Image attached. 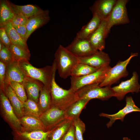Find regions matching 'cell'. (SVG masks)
I'll return each mask as SVG.
<instances>
[{"mask_svg": "<svg viewBox=\"0 0 140 140\" xmlns=\"http://www.w3.org/2000/svg\"><path fill=\"white\" fill-rule=\"evenodd\" d=\"M12 44L27 51L30 52L26 42L19 36L12 25L11 21L3 27Z\"/></svg>", "mask_w": 140, "mask_h": 140, "instance_id": "23", "label": "cell"}, {"mask_svg": "<svg viewBox=\"0 0 140 140\" xmlns=\"http://www.w3.org/2000/svg\"><path fill=\"white\" fill-rule=\"evenodd\" d=\"M137 53H131L129 57L124 61H120L109 70L106 77L99 86L101 87L110 86L122 78L127 76L128 72L127 67L133 57L138 55Z\"/></svg>", "mask_w": 140, "mask_h": 140, "instance_id": "7", "label": "cell"}, {"mask_svg": "<svg viewBox=\"0 0 140 140\" xmlns=\"http://www.w3.org/2000/svg\"><path fill=\"white\" fill-rule=\"evenodd\" d=\"M22 127V132L36 131H46L44 125L39 117L25 115L19 118Z\"/></svg>", "mask_w": 140, "mask_h": 140, "instance_id": "17", "label": "cell"}, {"mask_svg": "<svg viewBox=\"0 0 140 140\" xmlns=\"http://www.w3.org/2000/svg\"><path fill=\"white\" fill-rule=\"evenodd\" d=\"M6 66L0 61V91L4 92L5 83Z\"/></svg>", "mask_w": 140, "mask_h": 140, "instance_id": "35", "label": "cell"}, {"mask_svg": "<svg viewBox=\"0 0 140 140\" xmlns=\"http://www.w3.org/2000/svg\"><path fill=\"white\" fill-rule=\"evenodd\" d=\"M61 140H76L75 129L72 123L69 129Z\"/></svg>", "mask_w": 140, "mask_h": 140, "instance_id": "39", "label": "cell"}, {"mask_svg": "<svg viewBox=\"0 0 140 140\" xmlns=\"http://www.w3.org/2000/svg\"><path fill=\"white\" fill-rule=\"evenodd\" d=\"M72 124L75 128L76 140H84L83 135L86 130L84 123L79 117L73 120Z\"/></svg>", "mask_w": 140, "mask_h": 140, "instance_id": "33", "label": "cell"}, {"mask_svg": "<svg viewBox=\"0 0 140 140\" xmlns=\"http://www.w3.org/2000/svg\"><path fill=\"white\" fill-rule=\"evenodd\" d=\"M66 111L57 107L52 106L42 113L39 118L43 123L46 131H50L66 119Z\"/></svg>", "mask_w": 140, "mask_h": 140, "instance_id": "9", "label": "cell"}, {"mask_svg": "<svg viewBox=\"0 0 140 140\" xmlns=\"http://www.w3.org/2000/svg\"><path fill=\"white\" fill-rule=\"evenodd\" d=\"M0 61L6 66L13 61L10 50L4 45L0 50Z\"/></svg>", "mask_w": 140, "mask_h": 140, "instance_id": "34", "label": "cell"}, {"mask_svg": "<svg viewBox=\"0 0 140 140\" xmlns=\"http://www.w3.org/2000/svg\"><path fill=\"white\" fill-rule=\"evenodd\" d=\"M138 80V74L136 72H134L130 79L122 81L118 85L112 88L115 93V97L117 100H121L128 93H138L140 91Z\"/></svg>", "mask_w": 140, "mask_h": 140, "instance_id": "10", "label": "cell"}, {"mask_svg": "<svg viewBox=\"0 0 140 140\" xmlns=\"http://www.w3.org/2000/svg\"><path fill=\"white\" fill-rule=\"evenodd\" d=\"M117 0H97L90 8L93 15H96L102 20L107 19Z\"/></svg>", "mask_w": 140, "mask_h": 140, "instance_id": "16", "label": "cell"}, {"mask_svg": "<svg viewBox=\"0 0 140 140\" xmlns=\"http://www.w3.org/2000/svg\"><path fill=\"white\" fill-rule=\"evenodd\" d=\"M6 82L9 83L17 96L22 102L23 103L27 100L26 92L22 83L13 81Z\"/></svg>", "mask_w": 140, "mask_h": 140, "instance_id": "32", "label": "cell"}, {"mask_svg": "<svg viewBox=\"0 0 140 140\" xmlns=\"http://www.w3.org/2000/svg\"><path fill=\"white\" fill-rule=\"evenodd\" d=\"M122 140H131L128 137H124L123 138Z\"/></svg>", "mask_w": 140, "mask_h": 140, "instance_id": "41", "label": "cell"}, {"mask_svg": "<svg viewBox=\"0 0 140 140\" xmlns=\"http://www.w3.org/2000/svg\"><path fill=\"white\" fill-rule=\"evenodd\" d=\"M54 57L59 76L64 79L71 76L73 69L79 62L78 58L61 45L56 50Z\"/></svg>", "mask_w": 140, "mask_h": 140, "instance_id": "3", "label": "cell"}, {"mask_svg": "<svg viewBox=\"0 0 140 140\" xmlns=\"http://www.w3.org/2000/svg\"><path fill=\"white\" fill-rule=\"evenodd\" d=\"M28 18L21 15H15L11 22L13 26L26 25Z\"/></svg>", "mask_w": 140, "mask_h": 140, "instance_id": "36", "label": "cell"}, {"mask_svg": "<svg viewBox=\"0 0 140 140\" xmlns=\"http://www.w3.org/2000/svg\"><path fill=\"white\" fill-rule=\"evenodd\" d=\"M23 104L24 115L39 117L43 113L38 103L32 100L28 99Z\"/></svg>", "mask_w": 140, "mask_h": 140, "instance_id": "30", "label": "cell"}, {"mask_svg": "<svg viewBox=\"0 0 140 140\" xmlns=\"http://www.w3.org/2000/svg\"><path fill=\"white\" fill-rule=\"evenodd\" d=\"M13 26L20 37L26 42V37L27 31L26 25H21Z\"/></svg>", "mask_w": 140, "mask_h": 140, "instance_id": "38", "label": "cell"}, {"mask_svg": "<svg viewBox=\"0 0 140 140\" xmlns=\"http://www.w3.org/2000/svg\"><path fill=\"white\" fill-rule=\"evenodd\" d=\"M55 74L53 77L51 87V107H55L66 110L79 99L76 92L72 89H64L57 83Z\"/></svg>", "mask_w": 140, "mask_h": 140, "instance_id": "2", "label": "cell"}, {"mask_svg": "<svg viewBox=\"0 0 140 140\" xmlns=\"http://www.w3.org/2000/svg\"><path fill=\"white\" fill-rule=\"evenodd\" d=\"M99 84H91L79 89L76 92L79 99H85L89 101L93 99L105 100L115 97V93L112 88L110 86L101 87Z\"/></svg>", "mask_w": 140, "mask_h": 140, "instance_id": "4", "label": "cell"}, {"mask_svg": "<svg viewBox=\"0 0 140 140\" xmlns=\"http://www.w3.org/2000/svg\"><path fill=\"white\" fill-rule=\"evenodd\" d=\"M50 131H36L31 132L13 131V140H48Z\"/></svg>", "mask_w": 140, "mask_h": 140, "instance_id": "20", "label": "cell"}, {"mask_svg": "<svg viewBox=\"0 0 140 140\" xmlns=\"http://www.w3.org/2000/svg\"><path fill=\"white\" fill-rule=\"evenodd\" d=\"M111 68L109 65L85 76H71L70 88L76 92L81 88L87 85L96 83L100 84L104 80Z\"/></svg>", "mask_w": 140, "mask_h": 140, "instance_id": "5", "label": "cell"}, {"mask_svg": "<svg viewBox=\"0 0 140 140\" xmlns=\"http://www.w3.org/2000/svg\"><path fill=\"white\" fill-rule=\"evenodd\" d=\"M65 47L69 51L78 58L89 56L98 51L93 47L88 39L76 37Z\"/></svg>", "mask_w": 140, "mask_h": 140, "instance_id": "11", "label": "cell"}, {"mask_svg": "<svg viewBox=\"0 0 140 140\" xmlns=\"http://www.w3.org/2000/svg\"><path fill=\"white\" fill-rule=\"evenodd\" d=\"M89 101L85 99L78 100L66 110V118L73 121L79 117L81 111Z\"/></svg>", "mask_w": 140, "mask_h": 140, "instance_id": "27", "label": "cell"}, {"mask_svg": "<svg viewBox=\"0 0 140 140\" xmlns=\"http://www.w3.org/2000/svg\"><path fill=\"white\" fill-rule=\"evenodd\" d=\"M107 19L103 20L99 26L88 39L95 50L103 51L105 46V39L108 35L106 31Z\"/></svg>", "mask_w": 140, "mask_h": 140, "instance_id": "14", "label": "cell"}, {"mask_svg": "<svg viewBox=\"0 0 140 140\" xmlns=\"http://www.w3.org/2000/svg\"><path fill=\"white\" fill-rule=\"evenodd\" d=\"M0 41L8 48L12 44L4 27H0Z\"/></svg>", "mask_w": 140, "mask_h": 140, "instance_id": "37", "label": "cell"}, {"mask_svg": "<svg viewBox=\"0 0 140 140\" xmlns=\"http://www.w3.org/2000/svg\"><path fill=\"white\" fill-rule=\"evenodd\" d=\"M4 45L2 42L0 41V50H1Z\"/></svg>", "mask_w": 140, "mask_h": 140, "instance_id": "40", "label": "cell"}, {"mask_svg": "<svg viewBox=\"0 0 140 140\" xmlns=\"http://www.w3.org/2000/svg\"><path fill=\"white\" fill-rule=\"evenodd\" d=\"M9 49L13 61L29 62L31 56L30 52L26 51L12 44Z\"/></svg>", "mask_w": 140, "mask_h": 140, "instance_id": "29", "label": "cell"}, {"mask_svg": "<svg viewBox=\"0 0 140 140\" xmlns=\"http://www.w3.org/2000/svg\"><path fill=\"white\" fill-rule=\"evenodd\" d=\"M128 2V0H117L111 13L107 19L106 31L108 35L113 26L129 23L126 7Z\"/></svg>", "mask_w": 140, "mask_h": 140, "instance_id": "8", "label": "cell"}, {"mask_svg": "<svg viewBox=\"0 0 140 140\" xmlns=\"http://www.w3.org/2000/svg\"><path fill=\"white\" fill-rule=\"evenodd\" d=\"M78 60L79 62L98 69L109 65L110 61L107 53L103 51H99L89 56L78 58Z\"/></svg>", "mask_w": 140, "mask_h": 140, "instance_id": "13", "label": "cell"}, {"mask_svg": "<svg viewBox=\"0 0 140 140\" xmlns=\"http://www.w3.org/2000/svg\"><path fill=\"white\" fill-rule=\"evenodd\" d=\"M96 15H93L90 20L78 32L75 37L88 39L99 26L102 20Z\"/></svg>", "mask_w": 140, "mask_h": 140, "instance_id": "22", "label": "cell"}, {"mask_svg": "<svg viewBox=\"0 0 140 140\" xmlns=\"http://www.w3.org/2000/svg\"><path fill=\"white\" fill-rule=\"evenodd\" d=\"M19 118L24 115L23 102L17 96L9 83L5 82L3 92Z\"/></svg>", "mask_w": 140, "mask_h": 140, "instance_id": "19", "label": "cell"}, {"mask_svg": "<svg viewBox=\"0 0 140 140\" xmlns=\"http://www.w3.org/2000/svg\"><path fill=\"white\" fill-rule=\"evenodd\" d=\"M99 69L85 64L78 62L73 69L71 76L79 77L85 76L94 72Z\"/></svg>", "mask_w": 140, "mask_h": 140, "instance_id": "31", "label": "cell"}, {"mask_svg": "<svg viewBox=\"0 0 140 140\" xmlns=\"http://www.w3.org/2000/svg\"><path fill=\"white\" fill-rule=\"evenodd\" d=\"M50 19L49 11L48 10H43L28 18V22L26 25L27 31L26 41L34 31L46 24Z\"/></svg>", "mask_w": 140, "mask_h": 140, "instance_id": "15", "label": "cell"}, {"mask_svg": "<svg viewBox=\"0 0 140 140\" xmlns=\"http://www.w3.org/2000/svg\"><path fill=\"white\" fill-rule=\"evenodd\" d=\"M19 65L25 75L41 82L44 87L51 88L52 80L57 69L56 62L54 60L52 66H47L38 68L29 62L19 61Z\"/></svg>", "mask_w": 140, "mask_h": 140, "instance_id": "1", "label": "cell"}, {"mask_svg": "<svg viewBox=\"0 0 140 140\" xmlns=\"http://www.w3.org/2000/svg\"><path fill=\"white\" fill-rule=\"evenodd\" d=\"M15 15L19 14L28 18L35 15L43 10L39 7L33 4L18 5L10 2Z\"/></svg>", "mask_w": 140, "mask_h": 140, "instance_id": "26", "label": "cell"}, {"mask_svg": "<svg viewBox=\"0 0 140 140\" xmlns=\"http://www.w3.org/2000/svg\"><path fill=\"white\" fill-rule=\"evenodd\" d=\"M25 89L28 99L38 103L40 92L44 86L40 81L26 76L22 83Z\"/></svg>", "mask_w": 140, "mask_h": 140, "instance_id": "18", "label": "cell"}, {"mask_svg": "<svg viewBox=\"0 0 140 140\" xmlns=\"http://www.w3.org/2000/svg\"><path fill=\"white\" fill-rule=\"evenodd\" d=\"M9 1H0V27H3L8 22L11 21L15 14Z\"/></svg>", "mask_w": 140, "mask_h": 140, "instance_id": "24", "label": "cell"}, {"mask_svg": "<svg viewBox=\"0 0 140 140\" xmlns=\"http://www.w3.org/2000/svg\"><path fill=\"white\" fill-rule=\"evenodd\" d=\"M1 116L13 131H22V127L19 118L16 114L8 98L4 92L0 91Z\"/></svg>", "mask_w": 140, "mask_h": 140, "instance_id": "6", "label": "cell"}, {"mask_svg": "<svg viewBox=\"0 0 140 140\" xmlns=\"http://www.w3.org/2000/svg\"><path fill=\"white\" fill-rule=\"evenodd\" d=\"M51 88L44 86L40 93L38 104L43 113L51 106Z\"/></svg>", "mask_w": 140, "mask_h": 140, "instance_id": "28", "label": "cell"}, {"mask_svg": "<svg viewBox=\"0 0 140 140\" xmlns=\"http://www.w3.org/2000/svg\"><path fill=\"white\" fill-rule=\"evenodd\" d=\"M72 121L66 119L50 130L48 140H61L72 124Z\"/></svg>", "mask_w": 140, "mask_h": 140, "instance_id": "25", "label": "cell"}, {"mask_svg": "<svg viewBox=\"0 0 140 140\" xmlns=\"http://www.w3.org/2000/svg\"><path fill=\"white\" fill-rule=\"evenodd\" d=\"M26 77L18 62L13 61L6 66L5 82L13 81L22 83Z\"/></svg>", "mask_w": 140, "mask_h": 140, "instance_id": "21", "label": "cell"}, {"mask_svg": "<svg viewBox=\"0 0 140 140\" xmlns=\"http://www.w3.org/2000/svg\"><path fill=\"white\" fill-rule=\"evenodd\" d=\"M125 101L126 105L125 107L117 113L109 114L102 113L99 114L100 116L105 117L110 119L109 121L106 124V126L108 128L111 127L117 120H120L123 122L127 114L133 112H140V108L135 105L132 97L127 96Z\"/></svg>", "mask_w": 140, "mask_h": 140, "instance_id": "12", "label": "cell"}]
</instances>
